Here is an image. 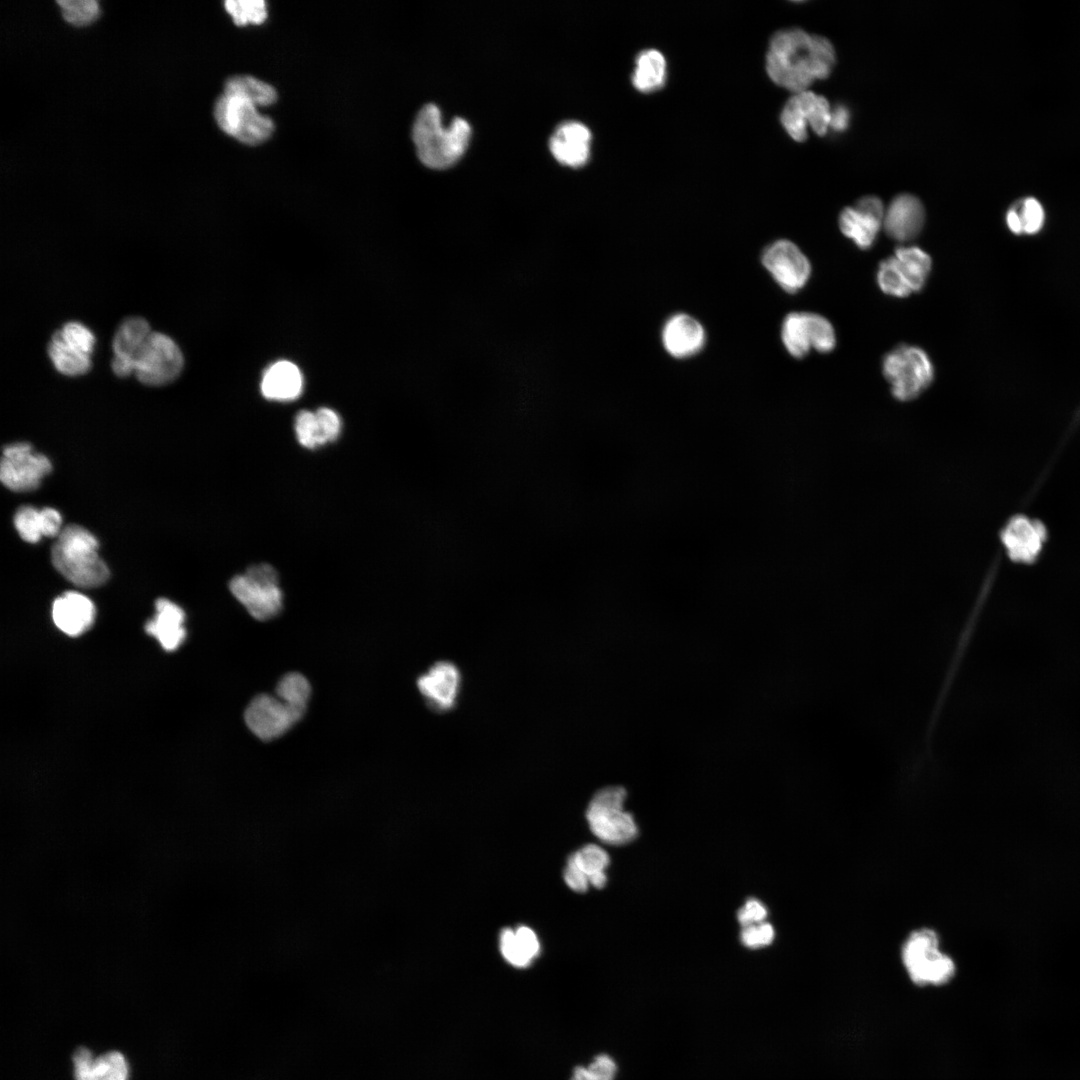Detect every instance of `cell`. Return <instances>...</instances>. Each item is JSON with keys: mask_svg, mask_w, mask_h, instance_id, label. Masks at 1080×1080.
Wrapping results in <instances>:
<instances>
[{"mask_svg": "<svg viewBox=\"0 0 1080 1080\" xmlns=\"http://www.w3.org/2000/svg\"><path fill=\"white\" fill-rule=\"evenodd\" d=\"M834 63L832 43L799 28L776 32L766 56L771 80L793 93L808 90L816 79L827 78Z\"/></svg>", "mask_w": 1080, "mask_h": 1080, "instance_id": "cell-1", "label": "cell"}, {"mask_svg": "<svg viewBox=\"0 0 1080 1080\" xmlns=\"http://www.w3.org/2000/svg\"><path fill=\"white\" fill-rule=\"evenodd\" d=\"M470 135L469 123L460 117L454 118L445 127L441 112L433 103L419 110L412 128V139L419 159L426 166L436 169L455 163L466 150Z\"/></svg>", "mask_w": 1080, "mask_h": 1080, "instance_id": "cell-2", "label": "cell"}, {"mask_svg": "<svg viewBox=\"0 0 1080 1080\" xmlns=\"http://www.w3.org/2000/svg\"><path fill=\"white\" fill-rule=\"evenodd\" d=\"M95 536L80 525L70 524L61 530L51 549L55 569L68 581L82 588H95L109 578V569L98 554Z\"/></svg>", "mask_w": 1080, "mask_h": 1080, "instance_id": "cell-3", "label": "cell"}, {"mask_svg": "<svg viewBox=\"0 0 1080 1080\" xmlns=\"http://www.w3.org/2000/svg\"><path fill=\"white\" fill-rule=\"evenodd\" d=\"M901 959L909 978L919 986L946 984L956 972L954 960L941 951L939 936L930 928H920L908 935Z\"/></svg>", "mask_w": 1080, "mask_h": 1080, "instance_id": "cell-4", "label": "cell"}, {"mask_svg": "<svg viewBox=\"0 0 1080 1080\" xmlns=\"http://www.w3.org/2000/svg\"><path fill=\"white\" fill-rule=\"evenodd\" d=\"M882 372L894 398L910 401L924 392L934 380L935 371L927 353L920 347L901 344L883 357Z\"/></svg>", "mask_w": 1080, "mask_h": 1080, "instance_id": "cell-5", "label": "cell"}, {"mask_svg": "<svg viewBox=\"0 0 1080 1080\" xmlns=\"http://www.w3.org/2000/svg\"><path fill=\"white\" fill-rule=\"evenodd\" d=\"M626 791L619 786L605 787L594 794L586 819L592 833L611 845H623L638 835L633 816L624 810Z\"/></svg>", "mask_w": 1080, "mask_h": 1080, "instance_id": "cell-6", "label": "cell"}, {"mask_svg": "<svg viewBox=\"0 0 1080 1080\" xmlns=\"http://www.w3.org/2000/svg\"><path fill=\"white\" fill-rule=\"evenodd\" d=\"M229 588L249 614L259 621L275 617L282 608L278 575L268 564L249 567L244 574L232 578Z\"/></svg>", "mask_w": 1080, "mask_h": 1080, "instance_id": "cell-7", "label": "cell"}, {"mask_svg": "<svg viewBox=\"0 0 1080 1080\" xmlns=\"http://www.w3.org/2000/svg\"><path fill=\"white\" fill-rule=\"evenodd\" d=\"M214 116L226 134L249 145L264 142L274 130L273 121L260 114L255 104L236 95L223 93L215 103Z\"/></svg>", "mask_w": 1080, "mask_h": 1080, "instance_id": "cell-8", "label": "cell"}, {"mask_svg": "<svg viewBox=\"0 0 1080 1080\" xmlns=\"http://www.w3.org/2000/svg\"><path fill=\"white\" fill-rule=\"evenodd\" d=\"M781 339L787 352L802 359L811 349L830 353L836 346L833 325L824 316L811 312H791L781 326Z\"/></svg>", "mask_w": 1080, "mask_h": 1080, "instance_id": "cell-9", "label": "cell"}, {"mask_svg": "<svg viewBox=\"0 0 1080 1080\" xmlns=\"http://www.w3.org/2000/svg\"><path fill=\"white\" fill-rule=\"evenodd\" d=\"M184 365L182 351L169 336L152 332L134 362V372L145 385L162 386L174 381Z\"/></svg>", "mask_w": 1080, "mask_h": 1080, "instance_id": "cell-10", "label": "cell"}, {"mask_svg": "<svg viewBox=\"0 0 1080 1080\" xmlns=\"http://www.w3.org/2000/svg\"><path fill=\"white\" fill-rule=\"evenodd\" d=\"M52 470L50 460L36 453L30 444L18 442L3 449L0 479L14 492H29L38 488L41 480Z\"/></svg>", "mask_w": 1080, "mask_h": 1080, "instance_id": "cell-11", "label": "cell"}, {"mask_svg": "<svg viewBox=\"0 0 1080 1080\" xmlns=\"http://www.w3.org/2000/svg\"><path fill=\"white\" fill-rule=\"evenodd\" d=\"M761 263L774 281L787 293L794 294L808 283L811 264L807 256L792 241L779 239L766 246Z\"/></svg>", "mask_w": 1080, "mask_h": 1080, "instance_id": "cell-12", "label": "cell"}, {"mask_svg": "<svg viewBox=\"0 0 1080 1080\" xmlns=\"http://www.w3.org/2000/svg\"><path fill=\"white\" fill-rule=\"evenodd\" d=\"M781 123L791 138L802 142L807 138V126L819 136L830 128L831 107L823 96L805 90L794 93L784 105Z\"/></svg>", "mask_w": 1080, "mask_h": 1080, "instance_id": "cell-13", "label": "cell"}, {"mask_svg": "<svg viewBox=\"0 0 1080 1080\" xmlns=\"http://www.w3.org/2000/svg\"><path fill=\"white\" fill-rule=\"evenodd\" d=\"M303 714L294 710L276 695L255 696L244 712L249 730L263 741L274 740L285 734Z\"/></svg>", "mask_w": 1080, "mask_h": 1080, "instance_id": "cell-14", "label": "cell"}, {"mask_svg": "<svg viewBox=\"0 0 1080 1080\" xmlns=\"http://www.w3.org/2000/svg\"><path fill=\"white\" fill-rule=\"evenodd\" d=\"M885 209L876 196L860 198L855 206L844 208L839 215V228L859 249H870L883 226Z\"/></svg>", "mask_w": 1080, "mask_h": 1080, "instance_id": "cell-15", "label": "cell"}, {"mask_svg": "<svg viewBox=\"0 0 1080 1080\" xmlns=\"http://www.w3.org/2000/svg\"><path fill=\"white\" fill-rule=\"evenodd\" d=\"M461 682V672L456 664L438 661L418 677L417 687L431 710L447 712L457 702Z\"/></svg>", "mask_w": 1080, "mask_h": 1080, "instance_id": "cell-16", "label": "cell"}, {"mask_svg": "<svg viewBox=\"0 0 1080 1080\" xmlns=\"http://www.w3.org/2000/svg\"><path fill=\"white\" fill-rule=\"evenodd\" d=\"M665 351L676 359H686L699 353L706 343L703 325L686 313L671 315L661 330Z\"/></svg>", "mask_w": 1080, "mask_h": 1080, "instance_id": "cell-17", "label": "cell"}, {"mask_svg": "<svg viewBox=\"0 0 1080 1080\" xmlns=\"http://www.w3.org/2000/svg\"><path fill=\"white\" fill-rule=\"evenodd\" d=\"M925 222L922 202L911 194L895 197L885 210L883 228L887 236L899 242L916 238Z\"/></svg>", "mask_w": 1080, "mask_h": 1080, "instance_id": "cell-18", "label": "cell"}, {"mask_svg": "<svg viewBox=\"0 0 1080 1080\" xmlns=\"http://www.w3.org/2000/svg\"><path fill=\"white\" fill-rule=\"evenodd\" d=\"M1046 538L1045 526L1025 516L1013 517L1001 533V539L1013 561L1031 563Z\"/></svg>", "mask_w": 1080, "mask_h": 1080, "instance_id": "cell-19", "label": "cell"}, {"mask_svg": "<svg viewBox=\"0 0 1080 1080\" xmlns=\"http://www.w3.org/2000/svg\"><path fill=\"white\" fill-rule=\"evenodd\" d=\"M95 616V605L81 593L67 591L53 602V621L58 629L69 636L76 637L89 630Z\"/></svg>", "mask_w": 1080, "mask_h": 1080, "instance_id": "cell-20", "label": "cell"}, {"mask_svg": "<svg viewBox=\"0 0 1080 1080\" xmlns=\"http://www.w3.org/2000/svg\"><path fill=\"white\" fill-rule=\"evenodd\" d=\"M590 141L591 133L584 124L569 121L557 127L550 137L549 147L560 163L578 167L588 160Z\"/></svg>", "mask_w": 1080, "mask_h": 1080, "instance_id": "cell-21", "label": "cell"}, {"mask_svg": "<svg viewBox=\"0 0 1080 1080\" xmlns=\"http://www.w3.org/2000/svg\"><path fill=\"white\" fill-rule=\"evenodd\" d=\"M156 613L145 625L146 632L158 640L166 651L176 650L186 638L185 613L172 601L159 598L155 602Z\"/></svg>", "mask_w": 1080, "mask_h": 1080, "instance_id": "cell-22", "label": "cell"}, {"mask_svg": "<svg viewBox=\"0 0 1080 1080\" xmlns=\"http://www.w3.org/2000/svg\"><path fill=\"white\" fill-rule=\"evenodd\" d=\"M76 1080H127L128 1066L124 1056L117 1051L103 1054L96 1059L84 1047L73 1056Z\"/></svg>", "mask_w": 1080, "mask_h": 1080, "instance_id": "cell-23", "label": "cell"}, {"mask_svg": "<svg viewBox=\"0 0 1080 1080\" xmlns=\"http://www.w3.org/2000/svg\"><path fill=\"white\" fill-rule=\"evenodd\" d=\"M14 525L20 537L29 543H37L42 537H57L63 529L61 514L50 507L22 506L15 513Z\"/></svg>", "mask_w": 1080, "mask_h": 1080, "instance_id": "cell-24", "label": "cell"}, {"mask_svg": "<svg viewBox=\"0 0 1080 1080\" xmlns=\"http://www.w3.org/2000/svg\"><path fill=\"white\" fill-rule=\"evenodd\" d=\"M303 378L298 367L289 361H278L264 372L261 392L270 400L290 401L302 392Z\"/></svg>", "mask_w": 1080, "mask_h": 1080, "instance_id": "cell-25", "label": "cell"}, {"mask_svg": "<svg viewBox=\"0 0 1080 1080\" xmlns=\"http://www.w3.org/2000/svg\"><path fill=\"white\" fill-rule=\"evenodd\" d=\"M499 947L503 958L516 968L529 967L540 953L538 937L527 926L504 928L500 933Z\"/></svg>", "mask_w": 1080, "mask_h": 1080, "instance_id": "cell-26", "label": "cell"}, {"mask_svg": "<svg viewBox=\"0 0 1080 1080\" xmlns=\"http://www.w3.org/2000/svg\"><path fill=\"white\" fill-rule=\"evenodd\" d=\"M151 333L150 326L144 318H127L115 332L112 344L114 357L134 363Z\"/></svg>", "mask_w": 1080, "mask_h": 1080, "instance_id": "cell-27", "label": "cell"}, {"mask_svg": "<svg viewBox=\"0 0 1080 1080\" xmlns=\"http://www.w3.org/2000/svg\"><path fill=\"white\" fill-rule=\"evenodd\" d=\"M632 76L634 87L643 93L661 88L666 78V61L656 49L642 51L636 58Z\"/></svg>", "mask_w": 1080, "mask_h": 1080, "instance_id": "cell-28", "label": "cell"}, {"mask_svg": "<svg viewBox=\"0 0 1080 1080\" xmlns=\"http://www.w3.org/2000/svg\"><path fill=\"white\" fill-rule=\"evenodd\" d=\"M893 256L912 293L921 291L931 271L932 261L930 256L917 246L898 247Z\"/></svg>", "mask_w": 1080, "mask_h": 1080, "instance_id": "cell-29", "label": "cell"}, {"mask_svg": "<svg viewBox=\"0 0 1080 1080\" xmlns=\"http://www.w3.org/2000/svg\"><path fill=\"white\" fill-rule=\"evenodd\" d=\"M48 355L56 370L66 376H80L91 368L90 356L67 345L57 331L48 345Z\"/></svg>", "mask_w": 1080, "mask_h": 1080, "instance_id": "cell-30", "label": "cell"}, {"mask_svg": "<svg viewBox=\"0 0 1080 1080\" xmlns=\"http://www.w3.org/2000/svg\"><path fill=\"white\" fill-rule=\"evenodd\" d=\"M223 93L242 97L256 106H268L277 99V92L273 86L249 75L229 78L225 82Z\"/></svg>", "mask_w": 1080, "mask_h": 1080, "instance_id": "cell-31", "label": "cell"}, {"mask_svg": "<svg viewBox=\"0 0 1080 1080\" xmlns=\"http://www.w3.org/2000/svg\"><path fill=\"white\" fill-rule=\"evenodd\" d=\"M275 695L288 706L304 715L311 696V686L302 674L290 672L278 681Z\"/></svg>", "mask_w": 1080, "mask_h": 1080, "instance_id": "cell-32", "label": "cell"}, {"mask_svg": "<svg viewBox=\"0 0 1080 1080\" xmlns=\"http://www.w3.org/2000/svg\"><path fill=\"white\" fill-rule=\"evenodd\" d=\"M876 281L881 291L886 295L903 298L912 293L893 255L879 263Z\"/></svg>", "mask_w": 1080, "mask_h": 1080, "instance_id": "cell-33", "label": "cell"}, {"mask_svg": "<svg viewBox=\"0 0 1080 1080\" xmlns=\"http://www.w3.org/2000/svg\"><path fill=\"white\" fill-rule=\"evenodd\" d=\"M568 860L588 877L589 883L594 876L605 873L610 861L608 853L595 844L585 845L571 854Z\"/></svg>", "mask_w": 1080, "mask_h": 1080, "instance_id": "cell-34", "label": "cell"}, {"mask_svg": "<svg viewBox=\"0 0 1080 1080\" xmlns=\"http://www.w3.org/2000/svg\"><path fill=\"white\" fill-rule=\"evenodd\" d=\"M224 6L234 23L239 26L248 23L260 24L267 18L266 4L262 0H228Z\"/></svg>", "mask_w": 1080, "mask_h": 1080, "instance_id": "cell-35", "label": "cell"}, {"mask_svg": "<svg viewBox=\"0 0 1080 1080\" xmlns=\"http://www.w3.org/2000/svg\"><path fill=\"white\" fill-rule=\"evenodd\" d=\"M57 4L63 18L75 26H85L99 15V5L94 0H62Z\"/></svg>", "mask_w": 1080, "mask_h": 1080, "instance_id": "cell-36", "label": "cell"}, {"mask_svg": "<svg viewBox=\"0 0 1080 1080\" xmlns=\"http://www.w3.org/2000/svg\"><path fill=\"white\" fill-rule=\"evenodd\" d=\"M617 1073L615 1061L607 1054H599L587 1066H577L570 1080H614Z\"/></svg>", "mask_w": 1080, "mask_h": 1080, "instance_id": "cell-37", "label": "cell"}, {"mask_svg": "<svg viewBox=\"0 0 1080 1080\" xmlns=\"http://www.w3.org/2000/svg\"><path fill=\"white\" fill-rule=\"evenodd\" d=\"M57 333L67 345L77 351L89 356L93 352L95 336L83 324L76 321L67 322Z\"/></svg>", "mask_w": 1080, "mask_h": 1080, "instance_id": "cell-38", "label": "cell"}, {"mask_svg": "<svg viewBox=\"0 0 1080 1080\" xmlns=\"http://www.w3.org/2000/svg\"><path fill=\"white\" fill-rule=\"evenodd\" d=\"M1012 208L1019 216L1024 233L1034 234L1042 228L1045 212L1037 199L1033 197L1024 198Z\"/></svg>", "mask_w": 1080, "mask_h": 1080, "instance_id": "cell-39", "label": "cell"}, {"mask_svg": "<svg viewBox=\"0 0 1080 1080\" xmlns=\"http://www.w3.org/2000/svg\"><path fill=\"white\" fill-rule=\"evenodd\" d=\"M295 432L299 443L306 448L323 445L316 414L311 411L303 410L297 414Z\"/></svg>", "mask_w": 1080, "mask_h": 1080, "instance_id": "cell-40", "label": "cell"}, {"mask_svg": "<svg viewBox=\"0 0 1080 1080\" xmlns=\"http://www.w3.org/2000/svg\"><path fill=\"white\" fill-rule=\"evenodd\" d=\"M774 938V928L768 922L743 927L740 934L742 944L750 949L768 946L773 942Z\"/></svg>", "mask_w": 1080, "mask_h": 1080, "instance_id": "cell-41", "label": "cell"}, {"mask_svg": "<svg viewBox=\"0 0 1080 1080\" xmlns=\"http://www.w3.org/2000/svg\"><path fill=\"white\" fill-rule=\"evenodd\" d=\"M323 445L337 439L341 430L338 414L330 408H320L316 412Z\"/></svg>", "mask_w": 1080, "mask_h": 1080, "instance_id": "cell-42", "label": "cell"}, {"mask_svg": "<svg viewBox=\"0 0 1080 1080\" xmlns=\"http://www.w3.org/2000/svg\"><path fill=\"white\" fill-rule=\"evenodd\" d=\"M767 915V908L759 900L751 898L738 910L737 919L743 928L765 922Z\"/></svg>", "mask_w": 1080, "mask_h": 1080, "instance_id": "cell-43", "label": "cell"}, {"mask_svg": "<svg viewBox=\"0 0 1080 1080\" xmlns=\"http://www.w3.org/2000/svg\"><path fill=\"white\" fill-rule=\"evenodd\" d=\"M563 876L565 883L573 891L584 893L588 890L590 885L588 877L569 860H567Z\"/></svg>", "mask_w": 1080, "mask_h": 1080, "instance_id": "cell-44", "label": "cell"}, {"mask_svg": "<svg viewBox=\"0 0 1080 1080\" xmlns=\"http://www.w3.org/2000/svg\"><path fill=\"white\" fill-rule=\"evenodd\" d=\"M849 123V111L843 105H838L834 109H831V122L830 128L835 131H843L848 127Z\"/></svg>", "mask_w": 1080, "mask_h": 1080, "instance_id": "cell-45", "label": "cell"}, {"mask_svg": "<svg viewBox=\"0 0 1080 1080\" xmlns=\"http://www.w3.org/2000/svg\"><path fill=\"white\" fill-rule=\"evenodd\" d=\"M1006 223L1008 228L1015 234L1023 232L1022 224L1016 211L1011 208L1006 214Z\"/></svg>", "mask_w": 1080, "mask_h": 1080, "instance_id": "cell-46", "label": "cell"}]
</instances>
